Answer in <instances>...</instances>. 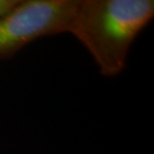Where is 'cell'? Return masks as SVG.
Masks as SVG:
<instances>
[{
	"instance_id": "obj_1",
	"label": "cell",
	"mask_w": 154,
	"mask_h": 154,
	"mask_svg": "<svg viewBox=\"0 0 154 154\" xmlns=\"http://www.w3.org/2000/svg\"><path fill=\"white\" fill-rule=\"evenodd\" d=\"M152 0H78L68 33L89 52L105 77L120 74L136 36L152 20Z\"/></svg>"
},
{
	"instance_id": "obj_2",
	"label": "cell",
	"mask_w": 154,
	"mask_h": 154,
	"mask_svg": "<svg viewBox=\"0 0 154 154\" xmlns=\"http://www.w3.org/2000/svg\"><path fill=\"white\" fill-rule=\"evenodd\" d=\"M78 0H19L0 17V60L41 37L68 32Z\"/></svg>"
},
{
	"instance_id": "obj_3",
	"label": "cell",
	"mask_w": 154,
	"mask_h": 154,
	"mask_svg": "<svg viewBox=\"0 0 154 154\" xmlns=\"http://www.w3.org/2000/svg\"><path fill=\"white\" fill-rule=\"evenodd\" d=\"M18 2L19 0H0V17L10 11Z\"/></svg>"
}]
</instances>
